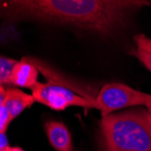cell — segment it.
Segmentation results:
<instances>
[{"label":"cell","instance_id":"cell-1","mask_svg":"<svg viewBox=\"0 0 151 151\" xmlns=\"http://www.w3.org/2000/svg\"><path fill=\"white\" fill-rule=\"evenodd\" d=\"M4 4L15 17L69 24L104 35L119 31L131 10L114 0H6Z\"/></svg>","mask_w":151,"mask_h":151},{"label":"cell","instance_id":"cell-2","mask_svg":"<svg viewBox=\"0 0 151 151\" xmlns=\"http://www.w3.org/2000/svg\"><path fill=\"white\" fill-rule=\"evenodd\" d=\"M100 137L103 151H151V120L147 109L102 117Z\"/></svg>","mask_w":151,"mask_h":151},{"label":"cell","instance_id":"cell-3","mask_svg":"<svg viewBox=\"0 0 151 151\" xmlns=\"http://www.w3.org/2000/svg\"><path fill=\"white\" fill-rule=\"evenodd\" d=\"M96 109L102 117L108 116L120 109L143 105L151 106V94L137 91L123 83L105 84L95 97Z\"/></svg>","mask_w":151,"mask_h":151},{"label":"cell","instance_id":"cell-4","mask_svg":"<svg viewBox=\"0 0 151 151\" xmlns=\"http://www.w3.org/2000/svg\"><path fill=\"white\" fill-rule=\"evenodd\" d=\"M31 90L36 102L42 103L55 111H63L72 106L96 109L95 100L76 94L72 89L64 85L52 82H37Z\"/></svg>","mask_w":151,"mask_h":151},{"label":"cell","instance_id":"cell-5","mask_svg":"<svg viewBox=\"0 0 151 151\" xmlns=\"http://www.w3.org/2000/svg\"><path fill=\"white\" fill-rule=\"evenodd\" d=\"M45 129L49 143L56 151H73L72 135L63 122L48 120Z\"/></svg>","mask_w":151,"mask_h":151},{"label":"cell","instance_id":"cell-6","mask_svg":"<svg viewBox=\"0 0 151 151\" xmlns=\"http://www.w3.org/2000/svg\"><path fill=\"white\" fill-rule=\"evenodd\" d=\"M38 70L34 63L27 58L17 62L11 76V84L23 88L32 89L37 83Z\"/></svg>","mask_w":151,"mask_h":151},{"label":"cell","instance_id":"cell-7","mask_svg":"<svg viewBox=\"0 0 151 151\" xmlns=\"http://www.w3.org/2000/svg\"><path fill=\"white\" fill-rule=\"evenodd\" d=\"M35 101L34 96L25 93L18 89H8L6 91L5 100L0 103H4L12 119L19 116L26 108L31 107Z\"/></svg>","mask_w":151,"mask_h":151},{"label":"cell","instance_id":"cell-8","mask_svg":"<svg viewBox=\"0 0 151 151\" xmlns=\"http://www.w3.org/2000/svg\"><path fill=\"white\" fill-rule=\"evenodd\" d=\"M17 60L1 56L0 58V83L1 85L11 84V76L16 64Z\"/></svg>","mask_w":151,"mask_h":151},{"label":"cell","instance_id":"cell-9","mask_svg":"<svg viewBox=\"0 0 151 151\" xmlns=\"http://www.w3.org/2000/svg\"><path fill=\"white\" fill-rule=\"evenodd\" d=\"M13 120L10 112L4 103H0V132H6L7 127Z\"/></svg>","mask_w":151,"mask_h":151},{"label":"cell","instance_id":"cell-10","mask_svg":"<svg viewBox=\"0 0 151 151\" xmlns=\"http://www.w3.org/2000/svg\"><path fill=\"white\" fill-rule=\"evenodd\" d=\"M134 42L137 45V49L146 52H151V38L146 36L143 34L134 35Z\"/></svg>","mask_w":151,"mask_h":151},{"label":"cell","instance_id":"cell-11","mask_svg":"<svg viewBox=\"0 0 151 151\" xmlns=\"http://www.w3.org/2000/svg\"><path fill=\"white\" fill-rule=\"evenodd\" d=\"M134 54L147 69L149 72H151V52H146V51L137 49L134 52Z\"/></svg>","mask_w":151,"mask_h":151},{"label":"cell","instance_id":"cell-12","mask_svg":"<svg viewBox=\"0 0 151 151\" xmlns=\"http://www.w3.org/2000/svg\"><path fill=\"white\" fill-rule=\"evenodd\" d=\"M114 1H117L120 4L125 5L131 9L150 5L148 0H114Z\"/></svg>","mask_w":151,"mask_h":151},{"label":"cell","instance_id":"cell-13","mask_svg":"<svg viewBox=\"0 0 151 151\" xmlns=\"http://www.w3.org/2000/svg\"><path fill=\"white\" fill-rule=\"evenodd\" d=\"M8 139L6 137V132H0V149L8 147Z\"/></svg>","mask_w":151,"mask_h":151},{"label":"cell","instance_id":"cell-14","mask_svg":"<svg viewBox=\"0 0 151 151\" xmlns=\"http://www.w3.org/2000/svg\"><path fill=\"white\" fill-rule=\"evenodd\" d=\"M8 151H24V150L19 147H9Z\"/></svg>","mask_w":151,"mask_h":151},{"label":"cell","instance_id":"cell-15","mask_svg":"<svg viewBox=\"0 0 151 151\" xmlns=\"http://www.w3.org/2000/svg\"><path fill=\"white\" fill-rule=\"evenodd\" d=\"M147 111H148V115H149V119L151 120V106L149 108H147Z\"/></svg>","mask_w":151,"mask_h":151},{"label":"cell","instance_id":"cell-16","mask_svg":"<svg viewBox=\"0 0 151 151\" xmlns=\"http://www.w3.org/2000/svg\"><path fill=\"white\" fill-rule=\"evenodd\" d=\"M8 147L4 148V149H0V151H8Z\"/></svg>","mask_w":151,"mask_h":151}]
</instances>
